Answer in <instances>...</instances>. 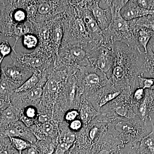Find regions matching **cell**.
<instances>
[{"label":"cell","instance_id":"33","mask_svg":"<svg viewBox=\"0 0 154 154\" xmlns=\"http://www.w3.org/2000/svg\"><path fill=\"white\" fill-rule=\"evenodd\" d=\"M138 5L143 8L154 10V1H136Z\"/></svg>","mask_w":154,"mask_h":154},{"label":"cell","instance_id":"22","mask_svg":"<svg viewBox=\"0 0 154 154\" xmlns=\"http://www.w3.org/2000/svg\"><path fill=\"white\" fill-rule=\"evenodd\" d=\"M9 138L12 146L19 154H22V152L32 146L29 142L21 138L9 137Z\"/></svg>","mask_w":154,"mask_h":154},{"label":"cell","instance_id":"28","mask_svg":"<svg viewBox=\"0 0 154 154\" xmlns=\"http://www.w3.org/2000/svg\"><path fill=\"white\" fill-rule=\"evenodd\" d=\"M13 51V48L10 45L8 39H4L0 43V55L1 57L5 58L11 55Z\"/></svg>","mask_w":154,"mask_h":154},{"label":"cell","instance_id":"1","mask_svg":"<svg viewBox=\"0 0 154 154\" xmlns=\"http://www.w3.org/2000/svg\"><path fill=\"white\" fill-rule=\"evenodd\" d=\"M114 62L110 82L116 86L125 85L130 81L134 86L140 75L145 53L120 42H114Z\"/></svg>","mask_w":154,"mask_h":154},{"label":"cell","instance_id":"31","mask_svg":"<svg viewBox=\"0 0 154 154\" xmlns=\"http://www.w3.org/2000/svg\"><path fill=\"white\" fill-rule=\"evenodd\" d=\"M73 145L62 141L58 145L54 154H65L72 147Z\"/></svg>","mask_w":154,"mask_h":154},{"label":"cell","instance_id":"19","mask_svg":"<svg viewBox=\"0 0 154 154\" xmlns=\"http://www.w3.org/2000/svg\"><path fill=\"white\" fill-rule=\"evenodd\" d=\"M14 91V89L2 72V78L0 81V99L11 102L10 99Z\"/></svg>","mask_w":154,"mask_h":154},{"label":"cell","instance_id":"26","mask_svg":"<svg viewBox=\"0 0 154 154\" xmlns=\"http://www.w3.org/2000/svg\"><path fill=\"white\" fill-rule=\"evenodd\" d=\"M137 82L139 87L143 88L145 90H154V79L144 78L138 76Z\"/></svg>","mask_w":154,"mask_h":154},{"label":"cell","instance_id":"23","mask_svg":"<svg viewBox=\"0 0 154 154\" xmlns=\"http://www.w3.org/2000/svg\"><path fill=\"white\" fill-rule=\"evenodd\" d=\"M137 113L140 120L146 124L147 120L149 118L148 103L146 96L143 100L137 105Z\"/></svg>","mask_w":154,"mask_h":154},{"label":"cell","instance_id":"29","mask_svg":"<svg viewBox=\"0 0 154 154\" xmlns=\"http://www.w3.org/2000/svg\"><path fill=\"white\" fill-rule=\"evenodd\" d=\"M146 96V90L143 88L138 87L135 89L133 94V99L137 104L143 100Z\"/></svg>","mask_w":154,"mask_h":154},{"label":"cell","instance_id":"34","mask_svg":"<svg viewBox=\"0 0 154 154\" xmlns=\"http://www.w3.org/2000/svg\"><path fill=\"white\" fill-rule=\"evenodd\" d=\"M25 115L27 118L33 119L37 115V110L33 106H28L25 109Z\"/></svg>","mask_w":154,"mask_h":154},{"label":"cell","instance_id":"36","mask_svg":"<svg viewBox=\"0 0 154 154\" xmlns=\"http://www.w3.org/2000/svg\"><path fill=\"white\" fill-rule=\"evenodd\" d=\"M79 115V113L77 110H72L67 112L65 116V118L67 121L71 122L76 119L77 116Z\"/></svg>","mask_w":154,"mask_h":154},{"label":"cell","instance_id":"2","mask_svg":"<svg viewBox=\"0 0 154 154\" xmlns=\"http://www.w3.org/2000/svg\"><path fill=\"white\" fill-rule=\"evenodd\" d=\"M63 36L60 48L79 46L86 50L93 41L88 33L82 18L79 15L71 1L63 14Z\"/></svg>","mask_w":154,"mask_h":154},{"label":"cell","instance_id":"20","mask_svg":"<svg viewBox=\"0 0 154 154\" xmlns=\"http://www.w3.org/2000/svg\"><path fill=\"white\" fill-rule=\"evenodd\" d=\"M121 94L120 90L112 89L110 88L108 91H105L103 93L99 100V106L100 108L103 107L107 103L116 99Z\"/></svg>","mask_w":154,"mask_h":154},{"label":"cell","instance_id":"13","mask_svg":"<svg viewBox=\"0 0 154 154\" xmlns=\"http://www.w3.org/2000/svg\"><path fill=\"white\" fill-rule=\"evenodd\" d=\"M123 19L130 21L143 17L154 15V10L143 8L138 5L136 1H128L120 11Z\"/></svg>","mask_w":154,"mask_h":154},{"label":"cell","instance_id":"11","mask_svg":"<svg viewBox=\"0 0 154 154\" xmlns=\"http://www.w3.org/2000/svg\"><path fill=\"white\" fill-rule=\"evenodd\" d=\"M88 8L101 30H106L112 20L110 8L102 9L99 7V1H88Z\"/></svg>","mask_w":154,"mask_h":154},{"label":"cell","instance_id":"5","mask_svg":"<svg viewBox=\"0 0 154 154\" xmlns=\"http://www.w3.org/2000/svg\"><path fill=\"white\" fill-rule=\"evenodd\" d=\"M69 5V1H30V21L35 24L48 21L66 12Z\"/></svg>","mask_w":154,"mask_h":154},{"label":"cell","instance_id":"7","mask_svg":"<svg viewBox=\"0 0 154 154\" xmlns=\"http://www.w3.org/2000/svg\"><path fill=\"white\" fill-rule=\"evenodd\" d=\"M75 74L81 89L88 94L97 93L112 84L104 73L92 65L81 68Z\"/></svg>","mask_w":154,"mask_h":154},{"label":"cell","instance_id":"16","mask_svg":"<svg viewBox=\"0 0 154 154\" xmlns=\"http://www.w3.org/2000/svg\"><path fill=\"white\" fill-rule=\"evenodd\" d=\"M19 115V110L11 104L0 113V128L17 122Z\"/></svg>","mask_w":154,"mask_h":154},{"label":"cell","instance_id":"15","mask_svg":"<svg viewBox=\"0 0 154 154\" xmlns=\"http://www.w3.org/2000/svg\"><path fill=\"white\" fill-rule=\"evenodd\" d=\"M140 76L154 79V53L149 46L145 54Z\"/></svg>","mask_w":154,"mask_h":154},{"label":"cell","instance_id":"45","mask_svg":"<svg viewBox=\"0 0 154 154\" xmlns=\"http://www.w3.org/2000/svg\"><path fill=\"white\" fill-rule=\"evenodd\" d=\"M3 38H4V37H3L2 35V33L0 32V40H1V39H3Z\"/></svg>","mask_w":154,"mask_h":154},{"label":"cell","instance_id":"18","mask_svg":"<svg viewBox=\"0 0 154 154\" xmlns=\"http://www.w3.org/2000/svg\"><path fill=\"white\" fill-rule=\"evenodd\" d=\"M41 74L40 72H33V74L19 88L14 90V93H19L29 91L38 85Z\"/></svg>","mask_w":154,"mask_h":154},{"label":"cell","instance_id":"4","mask_svg":"<svg viewBox=\"0 0 154 154\" xmlns=\"http://www.w3.org/2000/svg\"><path fill=\"white\" fill-rule=\"evenodd\" d=\"M128 1H112L110 7L112 20L110 26L103 30V33L113 42H122L135 49H140L134 37L130 21L123 19L120 14L122 9Z\"/></svg>","mask_w":154,"mask_h":154},{"label":"cell","instance_id":"38","mask_svg":"<svg viewBox=\"0 0 154 154\" xmlns=\"http://www.w3.org/2000/svg\"><path fill=\"white\" fill-rule=\"evenodd\" d=\"M99 129L97 127H94L92 128L89 131V136L91 141H94L98 133Z\"/></svg>","mask_w":154,"mask_h":154},{"label":"cell","instance_id":"40","mask_svg":"<svg viewBox=\"0 0 154 154\" xmlns=\"http://www.w3.org/2000/svg\"><path fill=\"white\" fill-rule=\"evenodd\" d=\"M38 120L41 124L50 122V118L48 116L45 114H40L38 117Z\"/></svg>","mask_w":154,"mask_h":154},{"label":"cell","instance_id":"8","mask_svg":"<svg viewBox=\"0 0 154 154\" xmlns=\"http://www.w3.org/2000/svg\"><path fill=\"white\" fill-rule=\"evenodd\" d=\"M91 65L88 53L84 48L70 46L60 48L54 69L57 70L70 68L79 69Z\"/></svg>","mask_w":154,"mask_h":154},{"label":"cell","instance_id":"43","mask_svg":"<svg viewBox=\"0 0 154 154\" xmlns=\"http://www.w3.org/2000/svg\"><path fill=\"white\" fill-rule=\"evenodd\" d=\"M150 115V121L154 127V113H151Z\"/></svg>","mask_w":154,"mask_h":154},{"label":"cell","instance_id":"24","mask_svg":"<svg viewBox=\"0 0 154 154\" xmlns=\"http://www.w3.org/2000/svg\"><path fill=\"white\" fill-rule=\"evenodd\" d=\"M0 154H19L7 137H0Z\"/></svg>","mask_w":154,"mask_h":154},{"label":"cell","instance_id":"12","mask_svg":"<svg viewBox=\"0 0 154 154\" xmlns=\"http://www.w3.org/2000/svg\"><path fill=\"white\" fill-rule=\"evenodd\" d=\"M63 14H59L51 20V46L57 55L63 36Z\"/></svg>","mask_w":154,"mask_h":154},{"label":"cell","instance_id":"44","mask_svg":"<svg viewBox=\"0 0 154 154\" xmlns=\"http://www.w3.org/2000/svg\"><path fill=\"white\" fill-rule=\"evenodd\" d=\"M3 60H4L3 58L0 57V81H1V78H2V66H2Z\"/></svg>","mask_w":154,"mask_h":154},{"label":"cell","instance_id":"25","mask_svg":"<svg viewBox=\"0 0 154 154\" xmlns=\"http://www.w3.org/2000/svg\"><path fill=\"white\" fill-rule=\"evenodd\" d=\"M99 113L96 112H93L92 108L88 105H84L81 108L79 115L83 122H89L95 116Z\"/></svg>","mask_w":154,"mask_h":154},{"label":"cell","instance_id":"32","mask_svg":"<svg viewBox=\"0 0 154 154\" xmlns=\"http://www.w3.org/2000/svg\"><path fill=\"white\" fill-rule=\"evenodd\" d=\"M40 130L45 135H50L53 133L54 130L53 125L50 122L41 124Z\"/></svg>","mask_w":154,"mask_h":154},{"label":"cell","instance_id":"14","mask_svg":"<svg viewBox=\"0 0 154 154\" xmlns=\"http://www.w3.org/2000/svg\"><path fill=\"white\" fill-rule=\"evenodd\" d=\"M152 125V131L144 137L135 148L139 154H154V127Z\"/></svg>","mask_w":154,"mask_h":154},{"label":"cell","instance_id":"6","mask_svg":"<svg viewBox=\"0 0 154 154\" xmlns=\"http://www.w3.org/2000/svg\"><path fill=\"white\" fill-rule=\"evenodd\" d=\"M13 64L25 68L33 72H42L54 66L56 61L37 49L30 53H25L13 49L11 54Z\"/></svg>","mask_w":154,"mask_h":154},{"label":"cell","instance_id":"9","mask_svg":"<svg viewBox=\"0 0 154 154\" xmlns=\"http://www.w3.org/2000/svg\"><path fill=\"white\" fill-rule=\"evenodd\" d=\"M113 45H101L88 57L91 65L104 73L110 81L115 59Z\"/></svg>","mask_w":154,"mask_h":154},{"label":"cell","instance_id":"35","mask_svg":"<svg viewBox=\"0 0 154 154\" xmlns=\"http://www.w3.org/2000/svg\"><path fill=\"white\" fill-rule=\"evenodd\" d=\"M75 140V135L73 133L68 131L64 135L63 138L62 142L66 143L69 144H72L74 143Z\"/></svg>","mask_w":154,"mask_h":154},{"label":"cell","instance_id":"37","mask_svg":"<svg viewBox=\"0 0 154 154\" xmlns=\"http://www.w3.org/2000/svg\"><path fill=\"white\" fill-rule=\"evenodd\" d=\"M82 127V122L79 119H75L70 123L69 128L73 131H79Z\"/></svg>","mask_w":154,"mask_h":154},{"label":"cell","instance_id":"27","mask_svg":"<svg viewBox=\"0 0 154 154\" xmlns=\"http://www.w3.org/2000/svg\"><path fill=\"white\" fill-rule=\"evenodd\" d=\"M114 111L117 115L126 118H133L134 113H131L128 108L124 105L120 104L114 107Z\"/></svg>","mask_w":154,"mask_h":154},{"label":"cell","instance_id":"21","mask_svg":"<svg viewBox=\"0 0 154 154\" xmlns=\"http://www.w3.org/2000/svg\"><path fill=\"white\" fill-rule=\"evenodd\" d=\"M22 42L23 46L26 49L35 50L39 44L38 37L33 33H28L22 37Z\"/></svg>","mask_w":154,"mask_h":154},{"label":"cell","instance_id":"3","mask_svg":"<svg viewBox=\"0 0 154 154\" xmlns=\"http://www.w3.org/2000/svg\"><path fill=\"white\" fill-rule=\"evenodd\" d=\"M29 3V1H0V32L4 38L13 37L16 26L30 21Z\"/></svg>","mask_w":154,"mask_h":154},{"label":"cell","instance_id":"42","mask_svg":"<svg viewBox=\"0 0 154 154\" xmlns=\"http://www.w3.org/2000/svg\"><path fill=\"white\" fill-rule=\"evenodd\" d=\"M148 46L151 48L152 51L154 53V35L151 39Z\"/></svg>","mask_w":154,"mask_h":154},{"label":"cell","instance_id":"30","mask_svg":"<svg viewBox=\"0 0 154 154\" xmlns=\"http://www.w3.org/2000/svg\"><path fill=\"white\" fill-rule=\"evenodd\" d=\"M149 113H154V90H146Z\"/></svg>","mask_w":154,"mask_h":154},{"label":"cell","instance_id":"41","mask_svg":"<svg viewBox=\"0 0 154 154\" xmlns=\"http://www.w3.org/2000/svg\"><path fill=\"white\" fill-rule=\"evenodd\" d=\"M11 102L0 99V113L11 105Z\"/></svg>","mask_w":154,"mask_h":154},{"label":"cell","instance_id":"10","mask_svg":"<svg viewBox=\"0 0 154 154\" xmlns=\"http://www.w3.org/2000/svg\"><path fill=\"white\" fill-rule=\"evenodd\" d=\"M2 74L14 91L22 85L33 74L30 70L13 63L2 67Z\"/></svg>","mask_w":154,"mask_h":154},{"label":"cell","instance_id":"17","mask_svg":"<svg viewBox=\"0 0 154 154\" xmlns=\"http://www.w3.org/2000/svg\"><path fill=\"white\" fill-rule=\"evenodd\" d=\"M43 88L41 86H37L35 88L26 92L13 94L18 98L26 100L33 102L38 101L41 99L43 95Z\"/></svg>","mask_w":154,"mask_h":154},{"label":"cell","instance_id":"39","mask_svg":"<svg viewBox=\"0 0 154 154\" xmlns=\"http://www.w3.org/2000/svg\"><path fill=\"white\" fill-rule=\"evenodd\" d=\"M22 154H41V153L38 149L32 146L22 152Z\"/></svg>","mask_w":154,"mask_h":154}]
</instances>
